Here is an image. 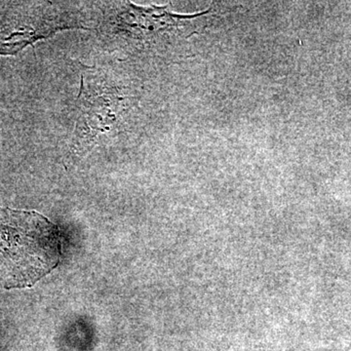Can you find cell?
Wrapping results in <instances>:
<instances>
[{"label": "cell", "instance_id": "6da1fadb", "mask_svg": "<svg viewBox=\"0 0 351 351\" xmlns=\"http://www.w3.org/2000/svg\"><path fill=\"white\" fill-rule=\"evenodd\" d=\"M60 258L59 232L48 219L0 208V288L32 287L56 269Z\"/></svg>", "mask_w": 351, "mask_h": 351}, {"label": "cell", "instance_id": "7a4b0ae2", "mask_svg": "<svg viewBox=\"0 0 351 351\" xmlns=\"http://www.w3.org/2000/svg\"><path fill=\"white\" fill-rule=\"evenodd\" d=\"M100 75L86 69L82 76L78 95L80 113L73 136L75 154L89 151L97 136L117 126L126 110V97Z\"/></svg>", "mask_w": 351, "mask_h": 351}]
</instances>
